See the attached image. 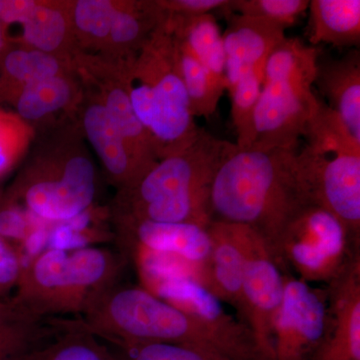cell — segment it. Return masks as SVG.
Returning a JSON list of instances; mask_svg holds the SVG:
<instances>
[{
    "instance_id": "5bb4252c",
    "label": "cell",
    "mask_w": 360,
    "mask_h": 360,
    "mask_svg": "<svg viewBox=\"0 0 360 360\" xmlns=\"http://www.w3.org/2000/svg\"><path fill=\"white\" fill-rule=\"evenodd\" d=\"M326 288L328 330L311 360H360V257Z\"/></svg>"
},
{
    "instance_id": "7402d4cb",
    "label": "cell",
    "mask_w": 360,
    "mask_h": 360,
    "mask_svg": "<svg viewBox=\"0 0 360 360\" xmlns=\"http://www.w3.org/2000/svg\"><path fill=\"white\" fill-rule=\"evenodd\" d=\"M309 9L311 46L321 44L338 49L359 46V0H311Z\"/></svg>"
},
{
    "instance_id": "f1b7e54d",
    "label": "cell",
    "mask_w": 360,
    "mask_h": 360,
    "mask_svg": "<svg viewBox=\"0 0 360 360\" xmlns=\"http://www.w3.org/2000/svg\"><path fill=\"white\" fill-rule=\"evenodd\" d=\"M262 80L255 70L241 73L227 85L231 96V116L240 149L250 148L255 134V110L262 92Z\"/></svg>"
},
{
    "instance_id": "52a82bcc",
    "label": "cell",
    "mask_w": 360,
    "mask_h": 360,
    "mask_svg": "<svg viewBox=\"0 0 360 360\" xmlns=\"http://www.w3.org/2000/svg\"><path fill=\"white\" fill-rule=\"evenodd\" d=\"M96 193V168L86 151L65 141L32 160L7 201L40 221L58 224L89 210Z\"/></svg>"
},
{
    "instance_id": "6da1fadb",
    "label": "cell",
    "mask_w": 360,
    "mask_h": 360,
    "mask_svg": "<svg viewBox=\"0 0 360 360\" xmlns=\"http://www.w3.org/2000/svg\"><path fill=\"white\" fill-rule=\"evenodd\" d=\"M296 153L240 149L234 143L213 179L212 221L248 227L264 239L274 257L284 229L311 205L297 179Z\"/></svg>"
},
{
    "instance_id": "5b68a950",
    "label": "cell",
    "mask_w": 360,
    "mask_h": 360,
    "mask_svg": "<svg viewBox=\"0 0 360 360\" xmlns=\"http://www.w3.org/2000/svg\"><path fill=\"white\" fill-rule=\"evenodd\" d=\"M319 51L286 37L265 63L250 148L296 149L321 101L314 94Z\"/></svg>"
},
{
    "instance_id": "cb8c5ba5",
    "label": "cell",
    "mask_w": 360,
    "mask_h": 360,
    "mask_svg": "<svg viewBox=\"0 0 360 360\" xmlns=\"http://www.w3.org/2000/svg\"><path fill=\"white\" fill-rule=\"evenodd\" d=\"M72 72L75 70L26 85L9 103L15 108L16 115L30 124L71 108L82 98V92Z\"/></svg>"
},
{
    "instance_id": "603a6c76",
    "label": "cell",
    "mask_w": 360,
    "mask_h": 360,
    "mask_svg": "<svg viewBox=\"0 0 360 360\" xmlns=\"http://www.w3.org/2000/svg\"><path fill=\"white\" fill-rule=\"evenodd\" d=\"M165 21L172 34L184 42L206 70L226 82L224 37L212 13L195 16L167 13Z\"/></svg>"
},
{
    "instance_id": "836d02e7",
    "label": "cell",
    "mask_w": 360,
    "mask_h": 360,
    "mask_svg": "<svg viewBox=\"0 0 360 360\" xmlns=\"http://www.w3.org/2000/svg\"><path fill=\"white\" fill-rule=\"evenodd\" d=\"M22 267L20 253L8 240L0 238V298L15 290Z\"/></svg>"
},
{
    "instance_id": "d590c367",
    "label": "cell",
    "mask_w": 360,
    "mask_h": 360,
    "mask_svg": "<svg viewBox=\"0 0 360 360\" xmlns=\"http://www.w3.org/2000/svg\"><path fill=\"white\" fill-rule=\"evenodd\" d=\"M7 44H8V40H7L6 30L0 21V56L6 49Z\"/></svg>"
},
{
    "instance_id": "e575fe53",
    "label": "cell",
    "mask_w": 360,
    "mask_h": 360,
    "mask_svg": "<svg viewBox=\"0 0 360 360\" xmlns=\"http://www.w3.org/2000/svg\"><path fill=\"white\" fill-rule=\"evenodd\" d=\"M158 6L168 14L179 16H195L224 11L229 0H162Z\"/></svg>"
},
{
    "instance_id": "f546056e",
    "label": "cell",
    "mask_w": 360,
    "mask_h": 360,
    "mask_svg": "<svg viewBox=\"0 0 360 360\" xmlns=\"http://www.w3.org/2000/svg\"><path fill=\"white\" fill-rule=\"evenodd\" d=\"M34 129L13 111L0 110V179L11 172L30 148Z\"/></svg>"
},
{
    "instance_id": "4fadbf2b",
    "label": "cell",
    "mask_w": 360,
    "mask_h": 360,
    "mask_svg": "<svg viewBox=\"0 0 360 360\" xmlns=\"http://www.w3.org/2000/svg\"><path fill=\"white\" fill-rule=\"evenodd\" d=\"M210 248L198 269L196 281L221 302L243 314V276L248 257V229L241 225L212 221L206 226Z\"/></svg>"
},
{
    "instance_id": "1f68e13d",
    "label": "cell",
    "mask_w": 360,
    "mask_h": 360,
    "mask_svg": "<svg viewBox=\"0 0 360 360\" xmlns=\"http://www.w3.org/2000/svg\"><path fill=\"white\" fill-rule=\"evenodd\" d=\"M127 360H236L225 355L198 348L180 347L169 343H116Z\"/></svg>"
},
{
    "instance_id": "30bf717a",
    "label": "cell",
    "mask_w": 360,
    "mask_h": 360,
    "mask_svg": "<svg viewBox=\"0 0 360 360\" xmlns=\"http://www.w3.org/2000/svg\"><path fill=\"white\" fill-rule=\"evenodd\" d=\"M326 288L284 276L283 300L274 321V360H311L328 330Z\"/></svg>"
},
{
    "instance_id": "ffe728a7",
    "label": "cell",
    "mask_w": 360,
    "mask_h": 360,
    "mask_svg": "<svg viewBox=\"0 0 360 360\" xmlns=\"http://www.w3.org/2000/svg\"><path fill=\"white\" fill-rule=\"evenodd\" d=\"M21 26L20 44L72 60L79 51L71 25L70 2L37 1Z\"/></svg>"
},
{
    "instance_id": "9a60e30c",
    "label": "cell",
    "mask_w": 360,
    "mask_h": 360,
    "mask_svg": "<svg viewBox=\"0 0 360 360\" xmlns=\"http://www.w3.org/2000/svg\"><path fill=\"white\" fill-rule=\"evenodd\" d=\"M227 27L224 37L227 85L248 70L264 78L265 63L286 39L285 30L262 18L224 11Z\"/></svg>"
},
{
    "instance_id": "3957f363",
    "label": "cell",
    "mask_w": 360,
    "mask_h": 360,
    "mask_svg": "<svg viewBox=\"0 0 360 360\" xmlns=\"http://www.w3.org/2000/svg\"><path fill=\"white\" fill-rule=\"evenodd\" d=\"M167 18V16H165ZM130 101L155 144L158 160L188 146L200 134L180 75L177 44L163 20L127 59Z\"/></svg>"
},
{
    "instance_id": "d4e9b609",
    "label": "cell",
    "mask_w": 360,
    "mask_h": 360,
    "mask_svg": "<svg viewBox=\"0 0 360 360\" xmlns=\"http://www.w3.org/2000/svg\"><path fill=\"white\" fill-rule=\"evenodd\" d=\"M58 321V333L27 360H118L82 319Z\"/></svg>"
},
{
    "instance_id": "2e32d148",
    "label": "cell",
    "mask_w": 360,
    "mask_h": 360,
    "mask_svg": "<svg viewBox=\"0 0 360 360\" xmlns=\"http://www.w3.org/2000/svg\"><path fill=\"white\" fill-rule=\"evenodd\" d=\"M115 222L118 238L132 251L143 250L174 255L198 269L210 251L206 227L129 219H115Z\"/></svg>"
},
{
    "instance_id": "ac0fdd59",
    "label": "cell",
    "mask_w": 360,
    "mask_h": 360,
    "mask_svg": "<svg viewBox=\"0 0 360 360\" xmlns=\"http://www.w3.org/2000/svg\"><path fill=\"white\" fill-rule=\"evenodd\" d=\"M350 134L360 141V53L352 51L341 58L317 63L315 84Z\"/></svg>"
},
{
    "instance_id": "e0dca14e",
    "label": "cell",
    "mask_w": 360,
    "mask_h": 360,
    "mask_svg": "<svg viewBox=\"0 0 360 360\" xmlns=\"http://www.w3.org/2000/svg\"><path fill=\"white\" fill-rule=\"evenodd\" d=\"M82 132L94 149L111 184L118 191L142 176L122 132L97 94L89 96L82 116Z\"/></svg>"
},
{
    "instance_id": "9c48e42d",
    "label": "cell",
    "mask_w": 360,
    "mask_h": 360,
    "mask_svg": "<svg viewBox=\"0 0 360 360\" xmlns=\"http://www.w3.org/2000/svg\"><path fill=\"white\" fill-rule=\"evenodd\" d=\"M295 167L310 205L335 215L360 246V155H326L307 146L296 153Z\"/></svg>"
},
{
    "instance_id": "d6986e66",
    "label": "cell",
    "mask_w": 360,
    "mask_h": 360,
    "mask_svg": "<svg viewBox=\"0 0 360 360\" xmlns=\"http://www.w3.org/2000/svg\"><path fill=\"white\" fill-rule=\"evenodd\" d=\"M58 330V319L35 314L14 296L0 298V360H27Z\"/></svg>"
},
{
    "instance_id": "83f0119b",
    "label": "cell",
    "mask_w": 360,
    "mask_h": 360,
    "mask_svg": "<svg viewBox=\"0 0 360 360\" xmlns=\"http://www.w3.org/2000/svg\"><path fill=\"white\" fill-rule=\"evenodd\" d=\"M307 146L321 153H357L360 141L350 134L340 115L328 104L319 103L304 134Z\"/></svg>"
},
{
    "instance_id": "4dcf8cb0",
    "label": "cell",
    "mask_w": 360,
    "mask_h": 360,
    "mask_svg": "<svg viewBox=\"0 0 360 360\" xmlns=\"http://www.w3.org/2000/svg\"><path fill=\"white\" fill-rule=\"evenodd\" d=\"M309 0H229L224 11L262 18L284 30L309 9Z\"/></svg>"
},
{
    "instance_id": "8fae6325",
    "label": "cell",
    "mask_w": 360,
    "mask_h": 360,
    "mask_svg": "<svg viewBox=\"0 0 360 360\" xmlns=\"http://www.w3.org/2000/svg\"><path fill=\"white\" fill-rule=\"evenodd\" d=\"M283 271L264 239L248 229L240 321L250 329L265 360H274V321L283 300Z\"/></svg>"
},
{
    "instance_id": "ba28073f",
    "label": "cell",
    "mask_w": 360,
    "mask_h": 360,
    "mask_svg": "<svg viewBox=\"0 0 360 360\" xmlns=\"http://www.w3.org/2000/svg\"><path fill=\"white\" fill-rule=\"evenodd\" d=\"M360 257L345 226L335 215L309 205L291 220L277 241L274 258L284 276L328 285Z\"/></svg>"
},
{
    "instance_id": "d6a6232c",
    "label": "cell",
    "mask_w": 360,
    "mask_h": 360,
    "mask_svg": "<svg viewBox=\"0 0 360 360\" xmlns=\"http://www.w3.org/2000/svg\"><path fill=\"white\" fill-rule=\"evenodd\" d=\"M44 222L35 219L20 206L6 201L0 208V238L27 241L44 226Z\"/></svg>"
},
{
    "instance_id": "277c9868",
    "label": "cell",
    "mask_w": 360,
    "mask_h": 360,
    "mask_svg": "<svg viewBox=\"0 0 360 360\" xmlns=\"http://www.w3.org/2000/svg\"><path fill=\"white\" fill-rule=\"evenodd\" d=\"M125 259L104 248H49L23 265L14 297L44 319L82 316L118 284Z\"/></svg>"
},
{
    "instance_id": "8992f818",
    "label": "cell",
    "mask_w": 360,
    "mask_h": 360,
    "mask_svg": "<svg viewBox=\"0 0 360 360\" xmlns=\"http://www.w3.org/2000/svg\"><path fill=\"white\" fill-rule=\"evenodd\" d=\"M80 319L90 333L112 345L169 343L232 359L198 319L144 288L116 284Z\"/></svg>"
},
{
    "instance_id": "7c38bea8",
    "label": "cell",
    "mask_w": 360,
    "mask_h": 360,
    "mask_svg": "<svg viewBox=\"0 0 360 360\" xmlns=\"http://www.w3.org/2000/svg\"><path fill=\"white\" fill-rule=\"evenodd\" d=\"M153 295L184 310L202 324L226 347L236 360H265L252 333L239 319H234L217 300L193 277H172L153 285Z\"/></svg>"
},
{
    "instance_id": "484cf974",
    "label": "cell",
    "mask_w": 360,
    "mask_h": 360,
    "mask_svg": "<svg viewBox=\"0 0 360 360\" xmlns=\"http://www.w3.org/2000/svg\"><path fill=\"white\" fill-rule=\"evenodd\" d=\"M174 39L180 75L188 96L191 115L193 117L208 118L217 111L220 98L227 89L226 82L206 70L184 42L175 37Z\"/></svg>"
},
{
    "instance_id": "7a4b0ae2",
    "label": "cell",
    "mask_w": 360,
    "mask_h": 360,
    "mask_svg": "<svg viewBox=\"0 0 360 360\" xmlns=\"http://www.w3.org/2000/svg\"><path fill=\"white\" fill-rule=\"evenodd\" d=\"M233 146L200 129L186 148L161 158L135 184L118 191L113 217L207 226L213 179Z\"/></svg>"
},
{
    "instance_id": "4316f807",
    "label": "cell",
    "mask_w": 360,
    "mask_h": 360,
    "mask_svg": "<svg viewBox=\"0 0 360 360\" xmlns=\"http://www.w3.org/2000/svg\"><path fill=\"white\" fill-rule=\"evenodd\" d=\"M116 1L77 0L70 2L71 25L77 46L105 51Z\"/></svg>"
},
{
    "instance_id": "44dd1931",
    "label": "cell",
    "mask_w": 360,
    "mask_h": 360,
    "mask_svg": "<svg viewBox=\"0 0 360 360\" xmlns=\"http://www.w3.org/2000/svg\"><path fill=\"white\" fill-rule=\"evenodd\" d=\"M75 70L72 60L30 47H6L0 56V103H9L26 85Z\"/></svg>"
}]
</instances>
